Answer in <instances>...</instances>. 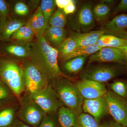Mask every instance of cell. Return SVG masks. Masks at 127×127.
<instances>
[{"label": "cell", "instance_id": "35", "mask_svg": "<svg viewBox=\"0 0 127 127\" xmlns=\"http://www.w3.org/2000/svg\"><path fill=\"white\" fill-rule=\"evenodd\" d=\"M76 4L75 1L73 0L72 2L67 5L63 10L64 12L66 15H69L74 13L76 10Z\"/></svg>", "mask_w": 127, "mask_h": 127}, {"label": "cell", "instance_id": "25", "mask_svg": "<svg viewBox=\"0 0 127 127\" xmlns=\"http://www.w3.org/2000/svg\"><path fill=\"white\" fill-rule=\"evenodd\" d=\"M34 35L31 28L26 24L21 26L11 38L18 42H31Z\"/></svg>", "mask_w": 127, "mask_h": 127}, {"label": "cell", "instance_id": "32", "mask_svg": "<svg viewBox=\"0 0 127 127\" xmlns=\"http://www.w3.org/2000/svg\"><path fill=\"white\" fill-rule=\"evenodd\" d=\"M13 95H15L9 88L4 83L0 81V103L12 98Z\"/></svg>", "mask_w": 127, "mask_h": 127}, {"label": "cell", "instance_id": "10", "mask_svg": "<svg viewBox=\"0 0 127 127\" xmlns=\"http://www.w3.org/2000/svg\"><path fill=\"white\" fill-rule=\"evenodd\" d=\"M98 63H118L127 64V60L122 51L119 48L103 47L89 58L88 64Z\"/></svg>", "mask_w": 127, "mask_h": 127}, {"label": "cell", "instance_id": "39", "mask_svg": "<svg viewBox=\"0 0 127 127\" xmlns=\"http://www.w3.org/2000/svg\"><path fill=\"white\" fill-rule=\"evenodd\" d=\"M11 127H31L30 125L23 122L21 120L16 119Z\"/></svg>", "mask_w": 127, "mask_h": 127}, {"label": "cell", "instance_id": "20", "mask_svg": "<svg viewBox=\"0 0 127 127\" xmlns=\"http://www.w3.org/2000/svg\"><path fill=\"white\" fill-rule=\"evenodd\" d=\"M104 34L101 30L92 31L85 33L75 32L73 34L76 40L78 48L96 44L100 37Z\"/></svg>", "mask_w": 127, "mask_h": 127}, {"label": "cell", "instance_id": "41", "mask_svg": "<svg viewBox=\"0 0 127 127\" xmlns=\"http://www.w3.org/2000/svg\"><path fill=\"white\" fill-rule=\"evenodd\" d=\"M119 37L127 40V31H125L122 34H121Z\"/></svg>", "mask_w": 127, "mask_h": 127}, {"label": "cell", "instance_id": "42", "mask_svg": "<svg viewBox=\"0 0 127 127\" xmlns=\"http://www.w3.org/2000/svg\"></svg>", "mask_w": 127, "mask_h": 127}, {"label": "cell", "instance_id": "12", "mask_svg": "<svg viewBox=\"0 0 127 127\" xmlns=\"http://www.w3.org/2000/svg\"><path fill=\"white\" fill-rule=\"evenodd\" d=\"M83 111L91 115L98 123L102 119L109 114L105 95L91 99H84Z\"/></svg>", "mask_w": 127, "mask_h": 127}, {"label": "cell", "instance_id": "2", "mask_svg": "<svg viewBox=\"0 0 127 127\" xmlns=\"http://www.w3.org/2000/svg\"><path fill=\"white\" fill-rule=\"evenodd\" d=\"M50 83L64 106L72 110L77 116L82 113L84 98L76 83L64 76L53 79Z\"/></svg>", "mask_w": 127, "mask_h": 127}, {"label": "cell", "instance_id": "28", "mask_svg": "<svg viewBox=\"0 0 127 127\" xmlns=\"http://www.w3.org/2000/svg\"><path fill=\"white\" fill-rule=\"evenodd\" d=\"M67 22L66 15L63 9H58L55 12L50 18L49 26L64 28Z\"/></svg>", "mask_w": 127, "mask_h": 127}, {"label": "cell", "instance_id": "4", "mask_svg": "<svg viewBox=\"0 0 127 127\" xmlns=\"http://www.w3.org/2000/svg\"><path fill=\"white\" fill-rule=\"evenodd\" d=\"M123 66L111 64L93 65L82 70L81 79H89L104 83L124 73Z\"/></svg>", "mask_w": 127, "mask_h": 127}, {"label": "cell", "instance_id": "36", "mask_svg": "<svg viewBox=\"0 0 127 127\" xmlns=\"http://www.w3.org/2000/svg\"><path fill=\"white\" fill-rule=\"evenodd\" d=\"M127 11V0H122L116 7L114 13Z\"/></svg>", "mask_w": 127, "mask_h": 127}, {"label": "cell", "instance_id": "5", "mask_svg": "<svg viewBox=\"0 0 127 127\" xmlns=\"http://www.w3.org/2000/svg\"><path fill=\"white\" fill-rule=\"evenodd\" d=\"M17 116L19 120L32 127H39L45 113L27 93L19 99Z\"/></svg>", "mask_w": 127, "mask_h": 127}, {"label": "cell", "instance_id": "30", "mask_svg": "<svg viewBox=\"0 0 127 127\" xmlns=\"http://www.w3.org/2000/svg\"><path fill=\"white\" fill-rule=\"evenodd\" d=\"M111 91L121 97H127V84L122 81H116L111 84Z\"/></svg>", "mask_w": 127, "mask_h": 127}, {"label": "cell", "instance_id": "24", "mask_svg": "<svg viewBox=\"0 0 127 127\" xmlns=\"http://www.w3.org/2000/svg\"><path fill=\"white\" fill-rule=\"evenodd\" d=\"M102 47L97 44L88 46L77 48L70 54L62 58L63 61L66 62L78 57L88 56H91L101 49Z\"/></svg>", "mask_w": 127, "mask_h": 127}, {"label": "cell", "instance_id": "37", "mask_svg": "<svg viewBox=\"0 0 127 127\" xmlns=\"http://www.w3.org/2000/svg\"><path fill=\"white\" fill-rule=\"evenodd\" d=\"M73 0H55L56 5L59 9H63L72 2Z\"/></svg>", "mask_w": 127, "mask_h": 127}, {"label": "cell", "instance_id": "7", "mask_svg": "<svg viewBox=\"0 0 127 127\" xmlns=\"http://www.w3.org/2000/svg\"><path fill=\"white\" fill-rule=\"evenodd\" d=\"M25 91L30 94L42 90L50 83L39 69L30 60L22 65Z\"/></svg>", "mask_w": 127, "mask_h": 127}, {"label": "cell", "instance_id": "13", "mask_svg": "<svg viewBox=\"0 0 127 127\" xmlns=\"http://www.w3.org/2000/svg\"><path fill=\"white\" fill-rule=\"evenodd\" d=\"M15 99L0 103V127H11L15 122L19 107Z\"/></svg>", "mask_w": 127, "mask_h": 127}, {"label": "cell", "instance_id": "22", "mask_svg": "<svg viewBox=\"0 0 127 127\" xmlns=\"http://www.w3.org/2000/svg\"><path fill=\"white\" fill-rule=\"evenodd\" d=\"M96 44L102 47L118 48L127 46V40L112 35L104 34L100 37Z\"/></svg>", "mask_w": 127, "mask_h": 127}, {"label": "cell", "instance_id": "18", "mask_svg": "<svg viewBox=\"0 0 127 127\" xmlns=\"http://www.w3.org/2000/svg\"><path fill=\"white\" fill-rule=\"evenodd\" d=\"M67 32L64 28L49 26L43 37L51 46L59 47L66 38Z\"/></svg>", "mask_w": 127, "mask_h": 127}, {"label": "cell", "instance_id": "23", "mask_svg": "<svg viewBox=\"0 0 127 127\" xmlns=\"http://www.w3.org/2000/svg\"><path fill=\"white\" fill-rule=\"evenodd\" d=\"M111 5L101 1L95 5L92 9L93 14L95 21L98 23H104L107 20L111 10Z\"/></svg>", "mask_w": 127, "mask_h": 127}, {"label": "cell", "instance_id": "14", "mask_svg": "<svg viewBox=\"0 0 127 127\" xmlns=\"http://www.w3.org/2000/svg\"><path fill=\"white\" fill-rule=\"evenodd\" d=\"M127 29V14H122L115 16L111 20L105 23L100 28L104 34L119 37Z\"/></svg>", "mask_w": 127, "mask_h": 127}, {"label": "cell", "instance_id": "6", "mask_svg": "<svg viewBox=\"0 0 127 127\" xmlns=\"http://www.w3.org/2000/svg\"><path fill=\"white\" fill-rule=\"evenodd\" d=\"M27 94L46 114H56L59 108L64 106L50 83L42 90Z\"/></svg>", "mask_w": 127, "mask_h": 127}, {"label": "cell", "instance_id": "8", "mask_svg": "<svg viewBox=\"0 0 127 127\" xmlns=\"http://www.w3.org/2000/svg\"><path fill=\"white\" fill-rule=\"evenodd\" d=\"M92 9L91 3L86 2L78 10L70 21L71 27L76 32H88L95 27V21Z\"/></svg>", "mask_w": 127, "mask_h": 127}, {"label": "cell", "instance_id": "19", "mask_svg": "<svg viewBox=\"0 0 127 127\" xmlns=\"http://www.w3.org/2000/svg\"><path fill=\"white\" fill-rule=\"evenodd\" d=\"M32 43L17 41L5 47L4 50L9 55L20 58H29Z\"/></svg>", "mask_w": 127, "mask_h": 127}, {"label": "cell", "instance_id": "40", "mask_svg": "<svg viewBox=\"0 0 127 127\" xmlns=\"http://www.w3.org/2000/svg\"><path fill=\"white\" fill-rule=\"evenodd\" d=\"M118 48L120 49L122 51L123 54H124L127 62V46H124Z\"/></svg>", "mask_w": 127, "mask_h": 127}, {"label": "cell", "instance_id": "34", "mask_svg": "<svg viewBox=\"0 0 127 127\" xmlns=\"http://www.w3.org/2000/svg\"><path fill=\"white\" fill-rule=\"evenodd\" d=\"M11 18L6 2L4 0H0V22Z\"/></svg>", "mask_w": 127, "mask_h": 127}, {"label": "cell", "instance_id": "16", "mask_svg": "<svg viewBox=\"0 0 127 127\" xmlns=\"http://www.w3.org/2000/svg\"><path fill=\"white\" fill-rule=\"evenodd\" d=\"M56 116L59 127H79L77 116L65 106L59 108Z\"/></svg>", "mask_w": 127, "mask_h": 127}, {"label": "cell", "instance_id": "9", "mask_svg": "<svg viewBox=\"0 0 127 127\" xmlns=\"http://www.w3.org/2000/svg\"><path fill=\"white\" fill-rule=\"evenodd\" d=\"M109 114L114 121L124 127L127 125V101L114 93L111 90H108L105 95Z\"/></svg>", "mask_w": 127, "mask_h": 127}, {"label": "cell", "instance_id": "15", "mask_svg": "<svg viewBox=\"0 0 127 127\" xmlns=\"http://www.w3.org/2000/svg\"><path fill=\"white\" fill-rule=\"evenodd\" d=\"M27 25L31 28L36 38L43 36L48 27L40 6H38L34 14L28 21Z\"/></svg>", "mask_w": 127, "mask_h": 127}, {"label": "cell", "instance_id": "29", "mask_svg": "<svg viewBox=\"0 0 127 127\" xmlns=\"http://www.w3.org/2000/svg\"><path fill=\"white\" fill-rule=\"evenodd\" d=\"M77 118L79 127H100L99 123L88 114L82 113Z\"/></svg>", "mask_w": 127, "mask_h": 127}, {"label": "cell", "instance_id": "3", "mask_svg": "<svg viewBox=\"0 0 127 127\" xmlns=\"http://www.w3.org/2000/svg\"><path fill=\"white\" fill-rule=\"evenodd\" d=\"M0 81L5 84L19 99L25 92L22 66L12 60L0 58Z\"/></svg>", "mask_w": 127, "mask_h": 127}, {"label": "cell", "instance_id": "33", "mask_svg": "<svg viewBox=\"0 0 127 127\" xmlns=\"http://www.w3.org/2000/svg\"><path fill=\"white\" fill-rule=\"evenodd\" d=\"M14 11L18 15L25 16L29 14L30 9L27 5L21 1L16 2L14 6Z\"/></svg>", "mask_w": 127, "mask_h": 127}, {"label": "cell", "instance_id": "11", "mask_svg": "<svg viewBox=\"0 0 127 127\" xmlns=\"http://www.w3.org/2000/svg\"><path fill=\"white\" fill-rule=\"evenodd\" d=\"M76 84L84 99L102 96L108 91L104 83L89 79H81Z\"/></svg>", "mask_w": 127, "mask_h": 127}, {"label": "cell", "instance_id": "31", "mask_svg": "<svg viewBox=\"0 0 127 127\" xmlns=\"http://www.w3.org/2000/svg\"><path fill=\"white\" fill-rule=\"evenodd\" d=\"M56 114H46L39 127H59Z\"/></svg>", "mask_w": 127, "mask_h": 127}, {"label": "cell", "instance_id": "27", "mask_svg": "<svg viewBox=\"0 0 127 127\" xmlns=\"http://www.w3.org/2000/svg\"><path fill=\"white\" fill-rule=\"evenodd\" d=\"M56 5L55 0H42L41 1L40 7L42 12L46 24L49 26V21L50 18L55 13Z\"/></svg>", "mask_w": 127, "mask_h": 127}, {"label": "cell", "instance_id": "21", "mask_svg": "<svg viewBox=\"0 0 127 127\" xmlns=\"http://www.w3.org/2000/svg\"><path fill=\"white\" fill-rule=\"evenodd\" d=\"M87 56L78 57L65 62L63 69L68 74L75 75L82 71Z\"/></svg>", "mask_w": 127, "mask_h": 127}, {"label": "cell", "instance_id": "1", "mask_svg": "<svg viewBox=\"0 0 127 127\" xmlns=\"http://www.w3.org/2000/svg\"><path fill=\"white\" fill-rule=\"evenodd\" d=\"M58 50L49 44L44 37L36 38L32 43L29 59L47 78L48 81L62 76H66L58 64Z\"/></svg>", "mask_w": 127, "mask_h": 127}, {"label": "cell", "instance_id": "38", "mask_svg": "<svg viewBox=\"0 0 127 127\" xmlns=\"http://www.w3.org/2000/svg\"><path fill=\"white\" fill-rule=\"evenodd\" d=\"M100 127H124L115 121H110L100 124Z\"/></svg>", "mask_w": 127, "mask_h": 127}, {"label": "cell", "instance_id": "17", "mask_svg": "<svg viewBox=\"0 0 127 127\" xmlns=\"http://www.w3.org/2000/svg\"><path fill=\"white\" fill-rule=\"evenodd\" d=\"M25 25L23 21L12 18L0 22V40L10 39L21 26Z\"/></svg>", "mask_w": 127, "mask_h": 127}, {"label": "cell", "instance_id": "26", "mask_svg": "<svg viewBox=\"0 0 127 127\" xmlns=\"http://www.w3.org/2000/svg\"><path fill=\"white\" fill-rule=\"evenodd\" d=\"M77 48V42L72 34L65 39V40L58 48L57 50L61 55L62 59L72 52Z\"/></svg>", "mask_w": 127, "mask_h": 127}]
</instances>
